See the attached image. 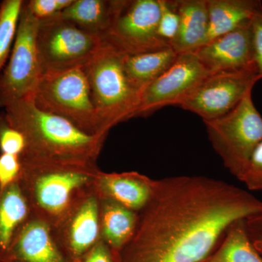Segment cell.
Listing matches in <instances>:
<instances>
[{
    "mask_svg": "<svg viewBox=\"0 0 262 262\" xmlns=\"http://www.w3.org/2000/svg\"><path fill=\"white\" fill-rule=\"evenodd\" d=\"M262 211L248 191L201 176L155 180L134 237L117 262H204L229 226Z\"/></svg>",
    "mask_w": 262,
    "mask_h": 262,
    "instance_id": "obj_1",
    "label": "cell"
},
{
    "mask_svg": "<svg viewBox=\"0 0 262 262\" xmlns=\"http://www.w3.org/2000/svg\"><path fill=\"white\" fill-rule=\"evenodd\" d=\"M5 108L10 125L25 139L23 159L96 163L108 136L85 134L66 119L39 110L32 98Z\"/></svg>",
    "mask_w": 262,
    "mask_h": 262,
    "instance_id": "obj_2",
    "label": "cell"
},
{
    "mask_svg": "<svg viewBox=\"0 0 262 262\" xmlns=\"http://www.w3.org/2000/svg\"><path fill=\"white\" fill-rule=\"evenodd\" d=\"M19 182L33 214L56 227L84 193L95 187L101 170L96 163L20 158Z\"/></svg>",
    "mask_w": 262,
    "mask_h": 262,
    "instance_id": "obj_3",
    "label": "cell"
},
{
    "mask_svg": "<svg viewBox=\"0 0 262 262\" xmlns=\"http://www.w3.org/2000/svg\"><path fill=\"white\" fill-rule=\"evenodd\" d=\"M125 55L103 43L84 66L91 98L105 134L120 122L134 118L141 92L132 84L124 67Z\"/></svg>",
    "mask_w": 262,
    "mask_h": 262,
    "instance_id": "obj_4",
    "label": "cell"
},
{
    "mask_svg": "<svg viewBox=\"0 0 262 262\" xmlns=\"http://www.w3.org/2000/svg\"><path fill=\"white\" fill-rule=\"evenodd\" d=\"M39 110L64 118L89 135H108L101 129L84 67L41 77L32 96Z\"/></svg>",
    "mask_w": 262,
    "mask_h": 262,
    "instance_id": "obj_5",
    "label": "cell"
},
{
    "mask_svg": "<svg viewBox=\"0 0 262 262\" xmlns=\"http://www.w3.org/2000/svg\"><path fill=\"white\" fill-rule=\"evenodd\" d=\"M203 122L225 168L241 181L253 151L262 141V117L253 103L252 91L227 115Z\"/></svg>",
    "mask_w": 262,
    "mask_h": 262,
    "instance_id": "obj_6",
    "label": "cell"
},
{
    "mask_svg": "<svg viewBox=\"0 0 262 262\" xmlns=\"http://www.w3.org/2000/svg\"><path fill=\"white\" fill-rule=\"evenodd\" d=\"M37 44L42 75L84 67L103 46L99 36L58 15L39 21Z\"/></svg>",
    "mask_w": 262,
    "mask_h": 262,
    "instance_id": "obj_7",
    "label": "cell"
},
{
    "mask_svg": "<svg viewBox=\"0 0 262 262\" xmlns=\"http://www.w3.org/2000/svg\"><path fill=\"white\" fill-rule=\"evenodd\" d=\"M39 20L24 1L8 65L0 75V106L32 98L42 76L37 37Z\"/></svg>",
    "mask_w": 262,
    "mask_h": 262,
    "instance_id": "obj_8",
    "label": "cell"
},
{
    "mask_svg": "<svg viewBox=\"0 0 262 262\" xmlns=\"http://www.w3.org/2000/svg\"><path fill=\"white\" fill-rule=\"evenodd\" d=\"M160 16V0H121L101 40L127 56L170 47L158 36Z\"/></svg>",
    "mask_w": 262,
    "mask_h": 262,
    "instance_id": "obj_9",
    "label": "cell"
},
{
    "mask_svg": "<svg viewBox=\"0 0 262 262\" xmlns=\"http://www.w3.org/2000/svg\"><path fill=\"white\" fill-rule=\"evenodd\" d=\"M258 81L253 72L210 74L179 106L196 114L203 121L215 120L235 108Z\"/></svg>",
    "mask_w": 262,
    "mask_h": 262,
    "instance_id": "obj_10",
    "label": "cell"
},
{
    "mask_svg": "<svg viewBox=\"0 0 262 262\" xmlns=\"http://www.w3.org/2000/svg\"><path fill=\"white\" fill-rule=\"evenodd\" d=\"M208 75L194 52L180 53L166 72L143 90L134 118L149 116L165 106H179Z\"/></svg>",
    "mask_w": 262,
    "mask_h": 262,
    "instance_id": "obj_11",
    "label": "cell"
},
{
    "mask_svg": "<svg viewBox=\"0 0 262 262\" xmlns=\"http://www.w3.org/2000/svg\"><path fill=\"white\" fill-rule=\"evenodd\" d=\"M100 204L101 198L94 187L53 227L58 244L72 262L78 261L101 239Z\"/></svg>",
    "mask_w": 262,
    "mask_h": 262,
    "instance_id": "obj_12",
    "label": "cell"
},
{
    "mask_svg": "<svg viewBox=\"0 0 262 262\" xmlns=\"http://www.w3.org/2000/svg\"><path fill=\"white\" fill-rule=\"evenodd\" d=\"M194 53L210 74L225 72L256 73L251 21L203 45Z\"/></svg>",
    "mask_w": 262,
    "mask_h": 262,
    "instance_id": "obj_13",
    "label": "cell"
},
{
    "mask_svg": "<svg viewBox=\"0 0 262 262\" xmlns=\"http://www.w3.org/2000/svg\"><path fill=\"white\" fill-rule=\"evenodd\" d=\"M3 262H72L53 227L33 214L15 235Z\"/></svg>",
    "mask_w": 262,
    "mask_h": 262,
    "instance_id": "obj_14",
    "label": "cell"
},
{
    "mask_svg": "<svg viewBox=\"0 0 262 262\" xmlns=\"http://www.w3.org/2000/svg\"><path fill=\"white\" fill-rule=\"evenodd\" d=\"M155 180L136 171L105 173L96 179V191L102 199L110 200L140 213L154 192Z\"/></svg>",
    "mask_w": 262,
    "mask_h": 262,
    "instance_id": "obj_15",
    "label": "cell"
},
{
    "mask_svg": "<svg viewBox=\"0 0 262 262\" xmlns=\"http://www.w3.org/2000/svg\"><path fill=\"white\" fill-rule=\"evenodd\" d=\"M32 215V207L19 181L0 187V262L15 235Z\"/></svg>",
    "mask_w": 262,
    "mask_h": 262,
    "instance_id": "obj_16",
    "label": "cell"
},
{
    "mask_svg": "<svg viewBox=\"0 0 262 262\" xmlns=\"http://www.w3.org/2000/svg\"><path fill=\"white\" fill-rule=\"evenodd\" d=\"M139 220V213L101 198V239L113 251L117 261L119 254L134 237Z\"/></svg>",
    "mask_w": 262,
    "mask_h": 262,
    "instance_id": "obj_17",
    "label": "cell"
},
{
    "mask_svg": "<svg viewBox=\"0 0 262 262\" xmlns=\"http://www.w3.org/2000/svg\"><path fill=\"white\" fill-rule=\"evenodd\" d=\"M207 6L208 30L205 44L251 21L262 10L259 0H207Z\"/></svg>",
    "mask_w": 262,
    "mask_h": 262,
    "instance_id": "obj_18",
    "label": "cell"
},
{
    "mask_svg": "<svg viewBox=\"0 0 262 262\" xmlns=\"http://www.w3.org/2000/svg\"><path fill=\"white\" fill-rule=\"evenodd\" d=\"M180 25L171 48L178 54L195 51L206 43L208 30L207 0H178Z\"/></svg>",
    "mask_w": 262,
    "mask_h": 262,
    "instance_id": "obj_19",
    "label": "cell"
},
{
    "mask_svg": "<svg viewBox=\"0 0 262 262\" xmlns=\"http://www.w3.org/2000/svg\"><path fill=\"white\" fill-rule=\"evenodd\" d=\"M120 3L121 0H73L58 15L101 37L111 25Z\"/></svg>",
    "mask_w": 262,
    "mask_h": 262,
    "instance_id": "obj_20",
    "label": "cell"
},
{
    "mask_svg": "<svg viewBox=\"0 0 262 262\" xmlns=\"http://www.w3.org/2000/svg\"><path fill=\"white\" fill-rule=\"evenodd\" d=\"M179 54L171 47L136 55H125L123 62L129 80L140 91L173 65Z\"/></svg>",
    "mask_w": 262,
    "mask_h": 262,
    "instance_id": "obj_21",
    "label": "cell"
},
{
    "mask_svg": "<svg viewBox=\"0 0 262 262\" xmlns=\"http://www.w3.org/2000/svg\"><path fill=\"white\" fill-rule=\"evenodd\" d=\"M204 262H262V256L253 245L246 219L234 222L218 247Z\"/></svg>",
    "mask_w": 262,
    "mask_h": 262,
    "instance_id": "obj_22",
    "label": "cell"
},
{
    "mask_svg": "<svg viewBox=\"0 0 262 262\" xmlns=\"http://www.w3.org/2000/svg\"><path fill=\"white\" fill-rule=\"evenodd\" d=\"M23 0H4L0 3V72L14 45Z\"/></svg>",
    "mask_w": 262,
    "mask_h": 262,
    "instance_id": "obj_23",
    "label": "cell"
},
{
    "mask_svg": "<svg viewBox=\"0 0 262 262\" xmlns=\"http://www.w3.org/2000/svg\"><path fill=\"white\" fill-rule=\"evenodd\" d=\"M160 16L158 34L162 41L171 47L178 34L180 25V15L178 1L160 0Z\"/></svg>",
    "mask_w": 262,
    "mask_h": 262,
    "instance_id": "obj_24",
    "label": "cell"
},
{
    "mask_svg": "<svg viewBox=\"0 0 262 262\" xmlns=\"http://www.w3.org/2000/svg\"><path fill=\"white\" fill-rule=\"evenodd\" d=\"M26 141L21 133L10 125L5 113L0 115V153L18 155L23 154Z\"/></svg>",
    "mask_w": 262,
    "mask_h": 262,
    "instance_id": "obj_25",
    "label": "cell"
},
{
    "mask_svg": "<svg viewBox=\"0 0 262 262\" xmlns=\"http://www.w3.org/2000/svg\"><path fill=\"white\" fill-rule=\"evenodd\" d=\"M72 2L73 0H29L25 3L29 11L40 21L60 14Z\"/></svg>",
    "mask_w": 262,
    "mask_h": 262,
    "instance_id": "obj_26",
    "label": "cell"
},
{
    "mask_svg": "<svg viewBox=\"0 0 262 262\" xmlns=\"http://www.w3.org/2000/svg\"><path fill=\"white\" fill-rule=\"evenodd\" d=\"M241 182L249 190L262 191V141L253 151Z\"/></svg>",
    "mask_w": 262,
    "mask_h": 262,
    "instance_id": "obj_27",
    "label": "cell"
},
{
    "mask_svg": "<svg viewBox=\"0 0 262 262\" xmlns=\"http://www.w3.org/2000/svg\"><path fill=\"white\" fill-rule=\"evenodd\" d=\"M21 170L20 156L0 153V187H5L18 182Z\"/></svg>",
    "mask_w": 262,
    "mask_h": 262,
    "instance_id": "obj_28",
    "label": "cell"
},
{
    "mask_svg": "<svg viewBox=\"0 0 262 262\" xmlns=\"http://www.w3.org/2000/svg\"><path fill=\"white\" fill-rule=\"evenodd\" d=\"M253 57L258 80L262 79V10L251 20Z\"/></svg>",
    "mask_w": 262,
    "mask_h": 262,
    "instance_id": "obj_29",
    "label": "cell"
},
{
    "mask_svg": "<svg viewBox=\"0 0 262 262\" xmlns=\"http://www.w3.org/2000/svg\"><path fill=\"white\" fill-rule=\"evenodd\" d=\"M77 262H117V258L107 245L101 239L84 253Z\"/></svg>",
    "mask_w": 262,
    "mask_h": 262,
    "instance_id": "obj_30",
    "label": "cell"
},
{
    "mask_svg": "<svg viewBox=\"0 0 262 262\" xmlns=\"http://www.w3.org/2000/svg\"><path fill=\"white\" fill-rule=\"evenodd\" d=\"M246 224L253 245L262 256V211L246 218Z\"/></svg>",
    "mask_w": 262,
    "mask_h": 262,
    "instance_id": "obj_31",
    "label": "cell"
}]
</instances>
